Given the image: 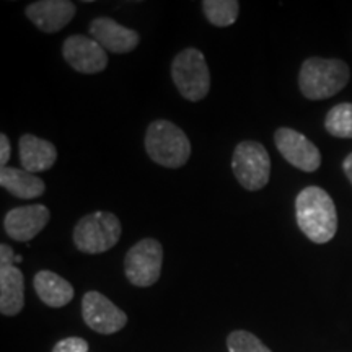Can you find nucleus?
Listing matches in <instances>:
<instances>
[{
    "label": "nucleus",
    "instance_id": "obj_1",
    "mask_svg": "<svg viewBox=\"0 0 352 352\" xmlns=\"http://www.w3.org/2000/svg\"><path fill=\"white\" fill-rule=\"evenodd\" d=\"M296 217L298 228L314 243H328L336 235V206L331 196L318 186H308L298 192L296 199Z\"/></svg>",
    "mask_w": 352,
    "mask_h": 352
},
{
    "label": "nucleus",
    "instance_id": "obj_2",
    "mask_svg": "<svg viewBox=\"0 0 352 352\" xmlns=\"http://www.w3.org/2000/svg\"><path fill=\"white\" fill-rule=\"evenodd\" d=\"M349 67L341 59L310 57L302 64L298 87L308 100H327L340 94L349 82Z\"/></svg>",
    "mask_w": 352,
    "mask_h": 352
},
{
    "label": "nucleus",
    "instance_id": "obj_3",
    "mask_svg": "<svg viewBox=\"0 0 352 352\" xmlns=\"http://www.w3.org/2000/svg\"><path fill=\"white\" fill-rule=\"evenodd\" d=\"M147 155L165 168H182L191 157V142L182 127L166 120H157L145 132Z\"/></svg>",
    "mask_w": 352,
    "mask_h": 352
},
{
    "label": "nucleus",
    "instance_id": "obj_4",
    "mask_svg": "<svg viewBox=\"0 0 352 352\" xmlns=\"http://www.w3.org/2000/svg\"><path fill=\"white\" fill-rule=\"evenodd\" d=\"M121 222L111 212L83 215L74 228V245L85 254H100L111 250L121 239Z\"/></svg>",
    "mask_w": 352,
    "mask_h": 352
},
{
    "label": "nucleus",
    "instance_id": "obj_5",
    "mask_svg": "<svg viewBox=\"0 0 352 352\" xmlns=\"http://www.w3.org/2000/svg\"><path fill=\"white\" fill-rule=\"evenodd\" d=\"M171 78L183 98L201 101L210 90V72L206 57L196 47H186L171 63Z\"/></svg>",
    "mask_w": 352,
    "mask_h": 352
},
{
    "label": "nucleus",
    "instance_id": "obj_6",
    "mask_svg": "<svg viewBox=\"0 0 352 352\" xmlns=\"http://www.w3.org/2000/svg\"><path fill=\"white\" fill-rule=\"evenodd\" d=\"M232 170L236 182L248 191H259L270 183L271 158L266 147L256 140H243L235 147Z\"/></svg>",
    "mask_w": 352,
    "mask_h": 352
},
{
    "label": "nucleus",
    "instance_id": "obj_7",
    "mask_svg": "<svg viewBox=\"0 0 352 352\" xmlns=\"http://www.w3.org/2000/svg\"><path fill=\"white\" fill-rule=\"evenodd\" d=\"M164 248L155 239H144L135 243L124 258L127 280L135 287H151L160 279Z\"/></svg>",
    "mask_w": 352,
    "mask_h": 352
},
{
    "label": "nucleus",
    "instance_id": "obj_8",
    "mask_svg": "<svg viewBox=\"0 0 352 352\" xmlns=\"http://www.w3.org/2000/svg\"><path fill=\"white\" fill-rule=\"evenodd\" d=\"M12 246L0 245V311L6 316H15L25 305V277L15 264Z\"/></svg>",
    "mask_w": 352,
    "mask_h": 352
},
{
    "label": "nucleus",
    "instance_id": "obj_9",
    "mask_svg": "<svg viewBox=\"0 0 352 352\" xmlns=\"http://www.w3.org/2000/svg\"><path fill=\"white\" fill-rule=\"evenodd\" d=\"M82 316L87 327L100 334H114L127 324L124 311L96 290H90L83 296Z\"/></svg>",
    "mask_w": 352,
    "mask_h": 352
},
{
    "label": "nucleus",
    "instance_id": "obj_10",
    "mask_svg": "<svg viewBox=\"0 0 352 352\" xmlns=\"http://www.w3.org/2000/svg\"><path fill=\"white\" fill-rule=\"evenodd\" d=\"M277 151L296 168L311 173L321 165V153L305 135L290 127H279L274 134Z\"/></svg>",
    "mask_w": 352,
    "mask_h": 352
},
{
    "label": "nucleus",
    "instance_id": "obj_11",
    "mask_svg": "<svg viewBox=\"0 0 352 352\" xmlns=\"http://www.w3.org/2000/svg\"><path fill=\"white\" fill-rule=\"evenodd\" d=\"M63 56L74 70L88 76L103 72L108 65V54L104 47L85 34H72L65 39Z\"/></svg>",
    "mask_w": 352,
    "mask_h": 352
},
{
    "label": "nucleus",
    "instance_id": "obj_12",
    "mask_svg": "<svg viewBox=\"0 0 352 352\" xmlns=\"http://www.w3.org/2000/svg\"><path fill=\"white\" fill-rule=\"evenodd\" d=\"M50 219L51 212L46 206H21V208L8 210L3 219V230L12 240L26 243L33 240L43 228H46Z\"/></svg>",
    "mask_w": 352,
    "mask_h": 352
},
{
    "label": "nucleus",
    "instance_id": "obj_13",
    "mask_svg": "<svg viewBox=\"0 0 352 352\" xmlns=\"http://www.w3.org/2000/svg\"><path fill=\"white\" fill-rule=\"evenodd\" d=\"M90 36L104 47V51L114 54H126L139 46L140 36L134 30L126 28L116 20L108 16H98L90 23Z\"/></svg>",
    "mask_w": 352,
    "mask_h": 352
},
{
    "label": "nucleus",
    "instance_id": "obj_14",
    "mask_svg": "<svg viewBox=\"0 0 352 352\" xmlns=\"http://www.w3.org/2000/svg\"><path fill=\"white\" fill-rule=\"evenodd\" d=\"M76 3L69 0H39L26 7V16L43 33H57L76 15Z\"/></svg>",
    "mask_w": 352,
    "mask_h": 352
},
{
    "label": "nucleus",
    "instance_id": "obj_15",
    "mask_svg": "<svg viewBox=\"0 0 352 352\" xmlns=\"http://www.w3.org/2000/svg\"><path fill=\"white\" fill-rule=\"evenodd\" d=\"M19 157L21 168L34 175L52 168L57 160V151L50 140L25 134L19 140Z\"/></svg>",
    "mask_w": 352,
    "mask_h": 352
},
{
    "label": "nucleus",
    "instance_id": "obj_16",
    "mask_svg": "<svg viewBox=\"0 0 352 352\" xmlns=\"http://www.w3.org/2000/svg\"><path fill=\"white\" fill-rule=\"evenodd\" d=\"M34 290L47 307H65L74 298V287L69 280L52 271H39L33 279Z\"/></svg>",
    "mask_w": 352,
    "mask_h": 352
},
{
    "label": "nucleus",
    "instance_id": "obj_17",
    "mask_svg": "<svg viewBox=\"0 0 352 352\" xmlns=\"http://www.w3.org/2000/svg\"><path fill=\"white\" fill-rule=\"evenodd\" d=\"M0 184L19 199H36L46 191V184L41 178L23 168H13V166L0 170Z\"/></svg>",
    "mask_w": 352,
    "mask_h": 352
},
{
    "label": "nucleus",
    "instance_id": "obj_18",
    "mask_svg": "<svg viewBox=\"0 0 352 352\" xmlns=\"http://www.w3.org/2000/svg\"><path fill=\"white\" fill-rule=\"evenodd\" d=\"M202 10L210 25L226 28L232 26L239 19L240 3L236 0H204Z\"/></svg>",
    "mask_w": 352,
    "mask_h": 352
},
{
    "label": "nucleus",
    "instance_id": "obj_19",
    "mask_svg": "<svg viewBox=\"0 0 352 352\" xmlns=\"http://www.w3.org/2000/svg\"><path fill=\"white\" fill-rule=\"evenodd\" d=\"M324 127L333 138L352 139V103H340L327 114Z\"/></svg>",
    "mask_w": 352,
    "mask_h": 352
},
{
    "label": "nucleus",
    "instance_id": "obj_20",
    "mask_svg": "<svg viewBox=\"0 0 352 352\" xmlns=\"http://www.w3.org/2000/svg\"><path fill=\"white\" fill-rule=\"evenodd\" d=\"M227 347L228 352H272L253 333L243 331V329H236L228 334Z\"/></svg>",
    "mask_w": 352,
    "mask_h": 352
},
{
    "label": "nucleus",
    "instance_id": "obj_21",
    "mask_svg": "<svg viewBox=\"0 0 352 352\" xmlns=\"http://www.w3.org/2000/svg\"><path fill=\"white\" fill-rule=\"evenodd\" d=\"M52 352H88V342L82 338H65L52 347Z\"/></svg>",
    "mask_w": 352,
    "mask_h": 352
},
{
    "label": "nucleus",
    "instance_id": "obj_22",
    "mask_svg": "<svg viewBox=\"0 0 352 352\" xmlns=\"http://www.w3.org/2000/svg\"><path fill=\"white\" fill-rule=\"evenodd\" d=\"M8 158H10V142L6 134H0V166L2 168L7 166Z\"/></svg>",
    "mask_w": 352,
    "mask_h": 352
},
{
    "label": "nucleus",
    "instance_id": "obj_23",
    "mask_svg": "<svg viewBox=\"0 0 352 352\" xmlns=\"http://www.w3.org/2000/svg\"><path fill=\"white\" fill-rule=\"evenodd\" d=\"M342 170H344L347 179H349L352 184V153H349V155L346 157L344 164H342Z\"/></svg>",
    "mask_w": 352,
    "mask_h": 352
}]
</instances>
